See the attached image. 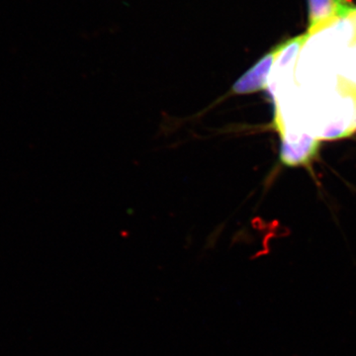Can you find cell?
Returning a JSON list of instances; mask_svg holds the SVG:
<instances>
[{
	"instance_id": "cell-1",
	"label": "cell",
	"mask_w": 356,
	"mask_h": 356,
	"mask_svg": "<svg viewBox=\"0 0 356 356\" xmlns=\"http://www.w3.org/2000/svg\"><path fill=\"white\" fill-rule=\"evenodd\" d=\"M280 161L283 165L293 166H308L317 158L320 149V140L312 138L306 134L294 140L281 139Z\"/></svg>"
},
{
	"instance_id": "cell-2",
	"label": "cell",
	"mask_w": 356,
	"mask_h": 356,
	"mask_svg": "<svg viewBox=\"0 0 356 356\" xmlns=\"http://www.w3.org/2000/svg\"><path fill=\"white\" fill-rule=\"evenodd\" d=\"M277 50L274 47L273 50L252 65L247 72L243 74L234 84L232 93L235 95H250L259 90L267 89L269 83V76L275 62Z\"/></svg>"
},
{
	"instance_id": "cell-3",
	"label": "cell",
	"mask_w": 356,
	"mask_h": 356,
	"mask_svg": "<svg viewBox=\"0 0 356 356\" xmlns=\"http://www.w3.org/2000/svg\"><path fill=\"white\" fill-rule=\"evenodd\" d=\"M351 7L348 0H309L308 31L343 15Z\"/></svg>"
}]
</instances>
